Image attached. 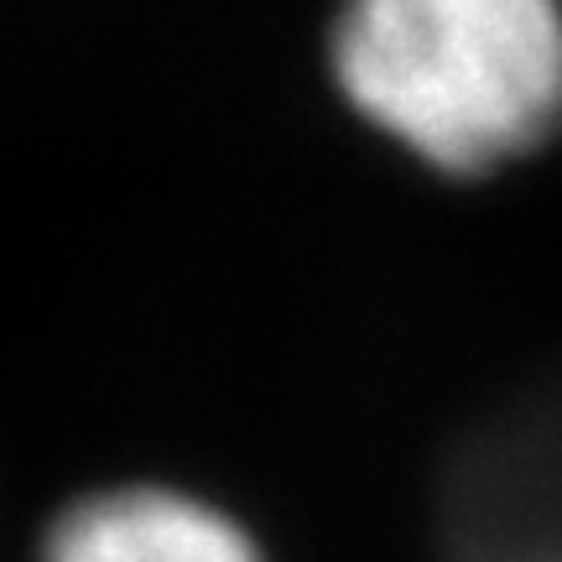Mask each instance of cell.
<instances>
[{
    "label": "cell",
    "mask_w": 562,
    "mask_h": 562,
    "mask_svg": "<svg viewBox=\"0 0 562 562\" xmlns=\"http://www.w3.org/2000/svg\"><path fill=\"white\" fill-rule=\"evenodd\" d=\"M334 79L427 167H501L562 121V0H344Z\"/></svg>",
    "instance_id": "1"
},
{
    "label": "cell",
    "mask_w": 562,
    "mask_h": 562,
    "mask_svg": "<svg viewBox=\"0 0 562 562\" xmlns=\"http://www.w3.org/2000/svg\"><path fill=\"white\" fill-rule=\"evenodd\" d=\"M32 562H266L256 531L182 484H110L47 521Z\"/></svg>",
    "instance_id": "2"
}]
</instances>
